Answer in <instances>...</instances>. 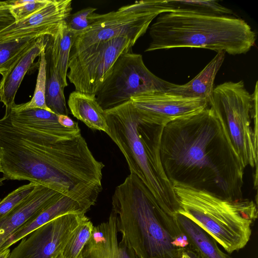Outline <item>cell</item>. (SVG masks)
<instances>
[{
  "label": "cell",
  "mask_w": 258,
  "mask_h": 258,
  "mask_svg": "<svg viewBox=\"0 0 258 258\" xmlns=\"http://www.w3.org/2000/svg\"><path fill=\"white\" fill-rule=\"evenodd\" d=\"M173 218L188 245L203 258H230L210 234L191 219L179 213Z\"/></svg>",
  "instance_id": "cell-19"
},
{
  "label": "cell",
  "mask_w": 258,
  "mask_h": 258,
  "mask_svg": "<svg viewBox=\"0 0 258 258\" xmlns=\"http://www.w3.org/2000/svg\"><path fill=\"white\" fill-rule=\"evenodd\" d=\"M6 180V178L3 176L0 178V186L2 185L3 183V181Z\"/></svg>",
  "instance_id": "cell-34"
},
{
  "label": "cell",
  "mask_w": 258,
  "mask_h": 258,
  "mask_svg": "<svg viewBox=\"0 0 258 258\" xmlns=\"http://www.w3.org/2000/svg\"><path fill=\"white\" fill-rule=\"evenodd\" d=\"M10 11L15 22L22 21L42 9L50 0L9 1Z\"/></svg>",
  "instance_id": "cell-27"
},
{
  "label": "cell",
  "mask_w": 258,
  "mask_h": 258,
  "mask_svg": "<svg viewBox=\"0 0 258 258\" xmlns=\"http://www.w3.org/2000/svg\"><path fill=\"white\" fill-rule=\"evenodd\" d=\"M58 121L61 125L66 128H73L79 127L78 123L73 120L68 115H58Z\"/></svg>",
  "instance_id": "cell-31"
},
{
  "label": "cell",
  "mask_w": 258,
  "mask_h": 258,
  "mask_svg": "<svg viewBox=\"0 0 258 258\" xmlns=\"http://www.w3.org/2000/svg\"><path fill=\"white\" fill-rule=\"evenodd\" d=\"M39 57L38 73L32 98L27 103L15 104L14 106L19 110L39 108L52 112L46 106L45 103L46 60L45 50L42 51Z\"/></svg>",
  "instance_id": "cell-25"
},
{
  "label": "cell",
  "mask_w": 258,
  "mask_h": 258,
  "mask_svg": "<svg viewBox=\"0 0 258 258\" xmlns=\"http://www.w3.org/2000/svg\"><path fill=\"white\" fill-rule=\"evenodd\" d=\"M15 22L10 11L9 1H0V31Z\"/></svg>",
  "instance_id": "cell-30"
},
{
  "label": "cell",
  "mask_w": 258,
  "mask_h": 258,
  "mask_svg": "<svg viewBox=\"0 0 258 258\" xmlns=\"http://www.w3.org/2000/svg\"><path fill=\"white\" fill-rule=\"evenodd\" d=\"M176 10L172 1L145 0L106 14L93 13L88 17L89 27L74 37L70 56L93 44L117 37H128L137 42L155 18Z\"/></svg>",
  "instance_id": "cell-8"
},
{
  "label": "cell",
  "mask_w": 258,
  "mask_h": 258,
  "mask_svg": "<svg viewBox=\"0 0 258 258\" xmlns=\"http://www.w3.org/2000/svg\"><path fill=\"white\" fill-rule=\"evenodd\" d=\"M172 2L177 10L211 15L234 16L235 15L232 10L221 5L218 1L215 0H172Z\"/></svg>",
  "instance_id": "cell-26"
},
{
  "label": "cell",
  "mask_w": 258,
  "mask_h": 258,
  "mask_svg": "<svg viewBox=\"0 0 258 258\" xmlns=\"http://www.w3.org/2000/svg\"><path fill=\"white\" fill-rule=\"evenodd\" d=\"M96 8L88 7L73 14L66 20L69 30L73 34L74 37L89 27L90 22L88 17L94 13Z\"/></svg>",
  "instance_id": "cell-29"
},
{
  "label": "cell",
  "mask_w": 258,
  "mask_h": 258,
  "mask_svg": "<svg viewBox=\"0 0 258 258\" xmlns=\"http://www.w3.org/2000/svg\"><path fill=\"white\" fill-rule=\"evenodd\" d=\"M37 184L34 182H29L28 184L22 185L0 200V219L20 204Z\"/></svg>",
  "instance_id": "cell-28"
},
{
  "label": "cell",
  "mask_w": 258,
  "mask_h": 258,
  "mask_svg": "<svg viewBox=\"0 0 258 258\" xmlns=\"http://www.w3.org/2000/svg\"><path fill=\"white\" fill-rule=\"evenodd\" d=\"M160 155L170 182L230 200H242L244 167L209 106L164 126Z\"/></svg>",
  "instance_id": "cell-2"
},
{
  "label": "cell",
  "mask_w": 258,
  "mask_h": 258,
  "mask_svg": "<svg viewBox=\"0 0 258 258\" xmlns=\"http://www.w3.org/2000/svg\"><path fill=\"white\" fill-rule=\"evenodd\" d=\"M111 210L118 232L138 258H180L188 245L174 218L134 174L115 188Z\"/></svg>",
  "instance_id": "cell-3"
},
{
  "label": "cell",
  "mask_w": 258,
  "mask_h": 258,
  "mask_svg": "<svg viewBox=\"0 0 258 258\" xmlns=\"http://www.w3.org/2000/svg\"><path fill=\"white\" fill-rule=\"evenodd\" d=\"M10 252L11 250L10 248L1 251L0 258H8L10 253Z\"/></svg>",
  "instance_id": "cell-33"
},
{
  "label": "cell",
  "mask_w": 258,
  "mask_h": 258,
  "mask_svg": "<svg viewBox=\"0 0 258 258\" xmlns=\"http://www.w3.org/2000/svg\"><path fill=\"white\" fill-rule=\"evenodd\" d=\"M93 227L92 222L87 217L61 245L53 258H78L92 234Z\"/></svg>",
  "instance_id": "cell-24"
},
{
  "label": "cell",
  "mask_w": 258,
  "mask_h": 258,
  "mask_svg": "<svg viewBox=\"0 0 258 258\" xmlns=\"http://www.w3.org/2000/svg\"><path fill=\"white\" fill-rule=\"evenodd\" d=\"M73 38L74 35L68 29L66 21H63L55 33L49 36L45 49V57L49 60L64 88L68 85L67 75Z\"/></svg>",
  "instance_id": "cell-20"
},
{
  "label": "cell",
  "mask_w": 258,
  "mask_h": 258,
  "mask_svg": "<svg viewBox=\"0 0 258 258\" xmlns=\"http://www.w3.org/2000/svg\"><path fill=\"white\" fill-rule=\"evenodd\" d=\"M136 41L117 37L93 44L70 57L67 78L75 91L96 95L120 55L132 52Z\"/></svg>",
  "instance_id": "cell-10"
},
{
  "label": "cell",
  "mask_w": 258,
  "mask_h": 258,
  "mask_svg": "<svg viewBox=\"0 0 258 258\" xmlns=\"http://www.w3.org/2000/svg\"><path fill=\"white\" fill-rule=\"evenodd\" d=\"M225 57L224 52H219L192 80L176 86L167 92L189 98L207 99L209 103L214 90V81Z\"/></svg>",
  "instance_id": "cell-18"
},
{
  "label": "cell",
  "mask_w": 258,
  "mask_h": 258,
  "mask_svg": "<svg viewBox=\"0 0 258 258\" xmlns=\"http://www.w3.org/2000/svg\"><path fill=\"white\" fill-rule=\"evenodd\" d=\"M257 81L253 93L243 81L226 82L214 88L209 106L224 124L244 168L257 165Z\"/></svg>",
  "instance_id": "cell-7"
},
{
  "label": "cell",
  "mask_w": 258,
  "mask_h": 258,
  "mask_svg": "<svg viewBox=\"0 0 258 258\" xmlns=\"http://www.w3.org/2000/svg\"><path fill=\"white\" fill-rule=\"evenodd\" d=\"M46 79L45 103L48 108L57 115H68L64 95V88L62 86L58 76L54 71L49 60L46 57Z\"/></svg>",
  "instance_id": "cell-23"
},
{
  "label": "cell",
  "mask_w": 258,
  "mask_h": 258,
  "mask_svg": "<svg viewBox=\"0 0 258 258\" xmlns=\"http://www.w3.org/2000/svg\"><path fill=\"white\" fill-rule=\"evenodd\" d=\"M0 172H2V169H1V162H0Z\"/></svg>",
  "instance_id": "cell-35"
},
{
  "label": "cell",
  "mask_w": 258,
  "mask_h": 258,
  "mask_svg": "<svg viewBox=\"0 0 258 258\" xmlns=\"http://www.w3.org/2000/svg\"><path fill=\"white\" fill-rule=\"evenodd\" d=\"M151 42L145 51L175 48H204L235 55L254 45L256 35L244 20L176 10L162 13L149 28Z\"/></svg>",
  "instance_id": "cell-5"
},
{
  "label": "cell",
  "mask_w": 258,
  "mask_h": 258,
  "mask_svg": "<svg viewBox=\"0 0 258 258\" xmlns=\"http://www.w3.org/2000/svg\"><path fill=\"white\" fill-rule=\"evenodd\" d=\"M172 185L180 207L178 213L207 231L228 253L247 244L257 218L253 201H230L180 184Z\"/></svg>",
  "instance_id": "cell-6"
},
{
  "label": "cell",
  "mask_w": 258,
  "mask_h": 258,
  "mask_svg": "<svg viewBox=\"0 0 258 258\" xmlns=\"http://www.w3.org/2000/svg\"><path fill=\"white\" fill-rule=\"evenodd\" d=\"M102 190L101 183L77 185L24 225L10 238L3 250L10 248L37 228L58 217L71 213L85 215L95 205Z\"/></svg>",
  "instance_id": "cell-13"
},
{
  "label": "cell",
  "mask_w": 258,
  "mask_h": 258,
  "mask_svg": "<svg viewBox=\"0 0 258 258\" xmlns=\"http://www.w3.org/2000/svg\"><path fill=\"white\" fill-rule=\"evenodd\" d=\"M0 162L6 179L28 180L62 194L80 184L101 183L104 167L79 127L62 126L49 111L14 106L0 119Z\"/></svg>",
  "instance_id": "cell-1"
},
{
  "label": "cell",
  "mask_w": 258,
  "mask_h": 258,
  "mask_svg": "<svg viewBox=\"0 0 258 258\" xmlns=\"http://www.w3.org/2000/svg\"><path fill=\"white\" fill-rule=\"evenodd\" d=\"M176 85L152 73L145 66L142 55L126 52L117 58L95 96L105 110L130 101L136 95L167 92Z\"/></svg>",
  "instance_id": "cell-9"
},
{
  "label": "cell",
  "mask_w": 258,
  "mask_h": 258,
  "mask_svg": "<svg viewBox=\"0 0 258 258\" xmlns=\"http://www.w3.org/2000/svg\"><path fill=\"white\" fill-rule=\"evenodd\" d=\"M68 104L73 116L88 127L108 134L105 110L95 95L73 91L69 95Z\"/></svg>",
  "instance_id": "cell-21"
},
{
  "label": "cell",
  "mask_w": 258,
  "mask_h": 258,
  "mask_svg": "<svg viewBox=\"0 0 258 258\" xmlns=\"http://www.w3.org/2000/svg\"><path fill=\"white\" fill-rule=\"evenodd\" d=\"M116 215L111 210L107 221L95 226L78 258H138L124 239H117Z\"/></svg>",
  "instance_id": "cell-16"
},
{
  "label": "cell",
  "mask_w": 258,
  "mask_h": 258,
  "mask_svg": "<svg viewBox=\"0 0 258 258\" xmlns=\"http://www.w3.org/2000/svg\"><path fill=\"white\" fill-rule=\"evenodd\" d=\"M49 39V36L39 37L35 44L2 75L0 101L5 105L6 110L15 104V96L25 75L32 67L35 58L45 49Z\"/></svg>",
  "instance_id": "cell-17"
},
{
  "label": "cell",
  "mask_w": 258,
  "mask_h": 258,
  "mask_svg": "<svg viewBox=\"0 0 258 258\" xmlns=\"http://www.w3.org/2000/svg\"><path fill=\"white\" fill-rule=\"evenodd\" d=\"M40 37L0 40V74L6 73Z\"/></svg>",
  "instance_id": "cell-22"
},
{
  "label": "cell",
  "mask_w": 258,
  "mask_h": 258,
  "mask_svg": "<svg viewBox=\"0 0 258 258\" xmlns=\"http://www.w3.org/2000/svg\"><path fill=\"white\" fill-rule=\"evenodd\" d=\"M130 100L141 120L163 126L209 106L206 99L185 97L168 92L140 94Z\"/></svg>",
  "instance_id": "cell-11"
},
{
  "label": "cell",
  "mask_w": 258,
  "mask_h": 258,
  "mask_svg": "<svg viewBox=\"0 0 258 258\" xmlns=\"http://www.w3.org/2000/svg\"><path fill=\"white\" fill-rule=\"evenodd\" d=\"M87 217L84 214L71 213L50 221L20 240L8 258H53Z\"/></svg>",
  "instance_id": "cell-12"
},
{
  "label": "cell",
  "mask_w": 258,
  "mask_h": 258,
  "mask_svg": "<svg viewBox=\"0 0 258 258\" xmlns=\"http://www.w3.org/2000/svg\"><path fill=\"white\" fill-rule=\"evenodd\" d=\"M62 195L53 189L37 184L20 204L0 219V251L20 228Z\"/></svg>",
  "instance_id": "cell-15"
},
{
  "label": "cell",
  "mask_w": 258,
  "mask_h": 258,
  "mask_svg": "<svg viewBox=\"0 0 258 258\" xmlns=\"http://www.w3.org/2000/svg\"><path fill=\"white\" fill-rule=\"evenodd\" d=\"M180 258H203L198 253L191 248L188 245L182 251Z\"/></svg>",
  "instance_id": "cell-32"
},
{
  "label": "cell",
  "mask_w": 258,
  "mask_h": 258,
  "mask_svg": "<svg viewBox=\"0 0 258 258\" xmlns=\"http://www.w3.org/2000/svg\"><path fill=\"white\" fill-rule=\"evenodd\" d=\"M105 112L107 135L125 157L131 173L140 179L161 208L173 217L180 207L161 161L160 145L164 126L141 120L131 100Z\"/></svg>",
  "instance_id": "cell-4"
},
{
  "label": "cell",
  "mask_w": 258,
  "mask_h": 258,
  "mask_svg": "<svg viewBox=\"0 0 258 258\" xmlns=\"http://www.w3.org/2000/svg\"><path fill=\"white\" fill-rule=\"evenodd\" d=\"M72 0H50L39 11L0 31V40L53 36L72 11Z\"/></svg>",
  "instance_id": "cell-14"
}]
</instances>
